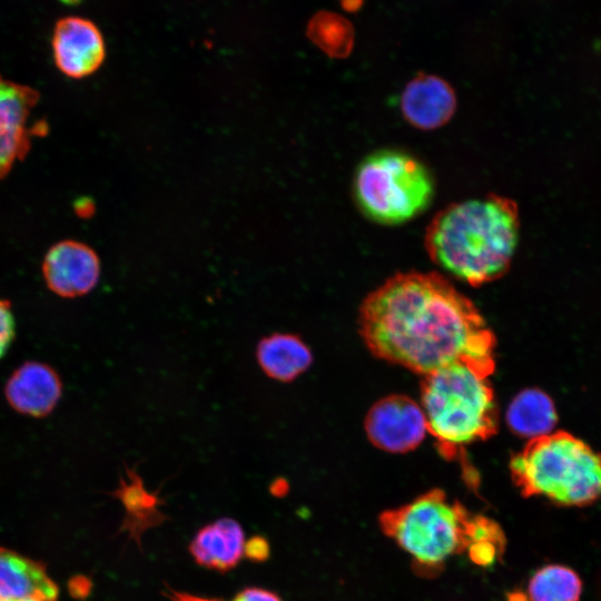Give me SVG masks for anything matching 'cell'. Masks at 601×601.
Listing matches in <instances>:
<instances>
[{
	"label": "cell",
	"mask_w": 601,
	"mask_h": 601,
	"mask_svg": "<svg viewBox=\"0 0 601 601\" xmlns=\"http://www.w3.org/2000/svg\"><path fill=\"white\" fill-rule=\"evenodd\" d=\"M510 472L524 496L562 506H584L601 497V454L565 432L530 440L512 456Z\"/></svg>",
	"instance_id": "4"
},
{
	"label": "cell",
	"mask_w": 601,
	"mask_h": 601,
	"mask_svg": "<svg viewBox=\"0 0 601 601\" xmlns=\"http://www.w3.org/2000/svg\"><path fill=\"white\" fill-rule=\"evenodd\" d=\"M256 358L268 377L282 383L293 382L313 363L311 348L292 333H273L263 337L257 344Z\"/></svg>",
	"instance_id": "16"
},
{
	"label": "cell",
	"mask_w": 601,
	"mask_h": 601,
	"mask_svg": "<svg viewBox=\"0 0 601 601\" xmlns=\"http://www.w3.org/2000/svg\"><path fill=\"white\" fill-rule=\"evenodd\" d=\"M14 336V319L10 303L0 297V358L8 351Z\"/></svg>",
	"instance_id": "20"
},
{
	"label": "cell",
	"mask_w": 601,
	"mask_h": 601,
	"mask_svg": "<svg viewBox=\"0 0 601 601\" xmlns=\"http://www.w3.org/2000/svg\"><path fill=\"white\" fill-rule=\"evenodd\" d=\"M48 288L61 297H78L92 290L100 277V260L88 245L66 239L52 245L42 263Z\"/></svg>",
	"instance_id": "8"
},
{
	"label": "cell",
	"mask_w": 601,
	"mask_h": 601,
	"mask_svg": "<svg viewBox=\"0 0 601 601\" xmlns=\"http://www.w3.org/2000/svg\"><path fill=\"white\" fill-rule=\"evenodd\" d=\"M364 426L373 445L391 453L414 450L427 432L421 405L405 395L377 401L367 412Z\"/></svg>",
	"instance_id": "7"
},
{
	"label": "cell",
	"mask_w": 601,
	"mask_h": 601,
	"mask_svg": "<svg viewBox=\"0 0 601 601\" xmlns=\"http://www.w3.org/2000/svg\"><path fill=\"white\" fill-rule=\"evenodd\" d=\"M307 36L326 55L333 58L348 56L354 45L351 23L334 12H318L307 26Z\"/></svg>",
	"instance_id": "19"
},
{
	"label": "cell",
	"mask_w": 601,
	"mask_h": 601,
	"mask_svg": "<svg viewBox=\"0 0 601 601\" xmlns=\"http://www.w3.org/2000/svg\"><path fill=\"white\" fill-rule=\"evenodd\" d=\"M519 233L516 204L487 195L440 211L426 229L425 247L441 268L471 286H481L508 272Z\"/></svg>",
	"instance_id": "2"
},
{
	"label": "cell",
	"mask_w": 601,
	"mask_h": 601,
	"mask_svg": "<svg viewBox=\"0 0 601 601\" xmlns=\"http://www.w3.org/2000/svg\"><path fill=\"white\" fill-rule=\"evenodd\" d=\"M269 543L260 535H254L245 541L244 555L255 562H263L269 556Z\"/></svg>",
	"instance_id": "21"
},
{
	"label": "cell",
	"mask_w": 601,
	"mask_h": 601,
	"mask_svg": "<svg viewBox=\"0 0 601 601\" xmlns=\"http://www.w3.org/2000/svg\"><path fill=\"white\" fill-rule=\"evenodd\" d=\"M65 4H78L81 0H60Z\"/></svg>",
	"instance_id": "25"
},
{
	"label": "cell",
	"mask_w": 601,
	"mask_h": 601,
	"mask_svg": "<svg viewBox=\"0 0 601 601\" xmlns=\"http://www.w3.org/2000/svg\"><path fill=\"white\" fill-rule=\"evenodd\" d=\"M403 117L415 128L432 130L445 125L456 109L452 87L442 78L420 75L404 88L401 100Z\"/></svg>",
	"instance_id": "11"
},
{
	"label": "cell",
	"mask_w": 601,
	"mask_h": 601,
	"mask_svg": "<svg viewBox=\"0 0 601 601\" xmlns=\"http://www.w3.org/2000/svg\"><path fill=\"white\" fill-rule=\"evenodd\" d=\"M245 535L240 524L221 518L201 528L189 544L197 564L226 572L235 568L244 555Z\"/></svg>",
	"instance_id": "14"
},
{
	"label": "cell",
	"mask_w": 601,
	"mask_h": 601,
	"mask_svg": "<svg viewBox=\"0 0 601 601\" xmlns=\"http://www.w3.org/2000/svg\"><path fill=\"white\" fill-rule=\"evenodd\" d=\"M18 601H42V600H38V599H26V600H18Z\"/></svg>",
	"instance_id": "26"
},
{
	"label": "cell",
	"mask_w": 601,
	"mask_h": 601,
	"mask_svg": "<svg viewBox=\"0 0 601 601\" xmlns=\"http://www.w3.org/2000/svg\"><path fill=\"white\" fill-rule=\"evenodd\" d=\"M166 594L170 601H225L217 598H207V597L190 594L187 592H180L169 587H167Z\"/></svg>",
	"instance_id": "23"
},
{
	"label": "cell",
	"mask_w": 601,
	"mask_h": 601,
	"mask_svg": "<svg viewBox=\"0 0 601 601\" xmlns=\"http://www.w3.org/2000/svg\"><path fill=\"white\" fill-rule=\"evenodd\" d=\"M473 514L444 491L432 489L378 516L382 532L412 556L420 574H436L453 555L465 552Z\"/></svg>",
	"instance_id": "5"
},
{
	"label": "cell",
	"mask_w": 601,
	"mask_h": 601,
	"mask_svg": "<svg viewBox=\"0 0 601 601\" xmlns=\"http://www.w3.org/2000/svg\"><path fill=\"white\" fill-rule=\"evenodd\" d=\"M233 601H283L276 593L263 589L250 587L239 591Z\"/></svg>",
	"instance_id": "22"
},
{
	"label": "cell",
	"mask_w": 601,
	"mask_h": 601,
	"mask_svg": "<svg viewBox=\"0 0 601 601\" xmlns=\"http://www.w3.org/2000/svg\"><path fill=\"white\" fill-rule=\"evenodd\" d=\"M556 411L550 396L538 388L520 392L506 411V423L518 435L538 439L551 433L556 424Z\"/></svg>",
	"instance_id": "17"
},
{
	"label": "cell",
	"mask_w": 601,
	"mask_h": 601,
	"mask_svg": "<svg viewBox=\"0 0 601 601\" xmlns=\"http://www.w3.org/2000/svg\"><path fill=\"white\" fill-rule=\"evenodd\" d=\"M490 376L455 363L423 376L421 407L427 432L445 459H455L497 431V408Z\"/></svg>",
	"instance_id": "3"
},
{
	"label": "cell",
	"mask_w": 601,
	"mask_h": 601,
	"mask_svg": "<svg viewBox=\"0 0 601 601\" xmlns=\"http://www.w3.org/2000/svg\"><path fill=\"white\" fill-rule=\"evenodd\" d=\"M59 589L41 562L0 546V601H57Z\"/></svg>",
	"instance_id": "13"
},
{
	"label": "cell",
	"mask_w": 601,
	"mask_h": 601,
	"mask_svg": "<svg viewBox=\"0 0 601 601\" xmlns=\"http://www.w3.org/2000/svg\"><path fill=\"white\" fill-rule=\"evenodd\" d=\"M126 475L127 479H120L119 487L112 495L125 509L120 530L127 532L129 539L140 548L142 534L162 524L168 516L160 509L165 501L159 495V490L155 492L147 490L136 469L126 466Z\"/></svg>",
	"instance_id": "15"
},
{
	"label": "cell",
	"mask_w": 601,
	"mask_h": 601,
	"mask_svg": "<svg viewBox=\"0 0 601 601\" xmlns=\"http://www.w3.org/2000/svg\"><path fill=\"white\" fill-rule=\"evenodd\" d=\"M582 592L580 577L561 564L540 568L529 580L530 601H579Z\"/></svg>",
	"instance_id": "18"
},
{
	"label": "cell",
	"mask_w": 601,
	"mask_h": 601,
	"mask_svg": "<svg viewBox=\"0 0 601 601\" xmlns=\"http://www.w3.org/2000/svg\"><path fill=\"white\" fill-rule=\"evenodd\" d=\"M61 396L57 373L40 362H28L17 368L6 385V397L17 412L33 417L49 414Z\"/></svg>",
	"instance_id": "12"
},
{
	"label": "cell",
	"mask_w": 601,
	"mask_h": 601,
	"mask_svg": "<svg viewBox=\"0 0 601 601\" xmlns=\"http://www.w3.org/2000/svg\"><path fill=\"white\" fill-rule=\"evenodd\" d=\"M359 333L372 354L421 375L455 363L491 376L495 336L475 305L435 273L397 274L366 296Z\"/></svg>",
	"instance_id": "1"
},
{
	"label": "cell",
	"mask_w": 601,
	"mask_h": 601,
	"mask_svg": "<svg viewBox=\"0 0 601 601\" xmlns=\"http://www.w3.org/2000/svg\"><path fill=\"white\" fill-rule=\"evenodd\" d=\"M52 51L57 68L75 79L92 75L106 57L105 41L97 26L78 17L57 22Z\"/></svg>",
	"instance_id": "10"
},
{
	"label": "cell",
	"mask_w": 601,
	"mask_h": 601,
	"mask_svg": "<svg viewBox=\"0 0 601 601\" xmlns=\"http://www.w3.org/2000/svg\"><path fill=\"white\" fill-rule=\"evenodd\" d=\"M353 194L366 218L382 225H400L430 206L434 180L416 157L398 149H380L357 166Z\"/></svg>",
	"instance_id": "6"
},
{
	"label": "cell",
	"mask_w": 601,
	"mask_h": 601,
	"mask_svg": "<svg viewBox=\"0 0 601 601\" xmlns=\"http://www.w3.org/2000/svg\"><path fill=\"white\" fill-rule=\"evenodd\" d=\"M38 99L35 89L0 76V179L30 149L29 119Z\"/></svg>",
	"instance_id": "9"
},
{
	"label": "cell",
	"mask_w": 601,
	"mask_h": 601,
	"mask_svg": "<svg viewBox=\"0 0 601 601\" xmlns=\"http://www.w3.org/2000/svg\"><path fill=\"white\" fill-rule=\"evenodd\" d=\"M343 4L346 9H355L356 4H359L356 0H343Z\"/></svg>",
	"instance_id": "24"
}]
</instances>
